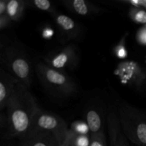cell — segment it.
I'll return each instance as SVG.
<instances>
[{
    "mask_svg": "<svg viewBox=\"0 0 146 146\" xmlns=\"http://www.w3.org/2000/svg\"><path fill=\"white\" fill-rule=\"evenodd\" d=\"M7 138H19L28 132L39 109L29 88L19 81L7 106Z\"/></svg>",
    "mask_w": 146,
    "mask_h": 146,
    "instance_id": "6da1fadb",
    "label": "cell"
},
{
    "mask_svg": "<svg viewBox=\"0 0 146 146\" xmlns=\"http://www.w3.org/2000/svg\"><path fill=\"white\" fill-rule=\"evenodd\" d=\"M36 73L41 84L54 95L69 96L76 91V85L71 77L45 62L41 61L36 64Z\"/></svg>",
    "mask_w": 146,
    "mask_h": 146,
    "instance_id": "7a4b0ae2",
    "label": "cell"
},
{
    "mask_svg": "<svg viewBox=\"0 0 146 146\" xmlns=\"http://www.w3.org/2000/svg\"><path fill=\"white\" fill-rule=\"evenodd\" d=\"M1 61L6 71L29 88L31 82V66L24 51L17 46H1Z\"/></svg>",
    "mask_w": 146,
    "mask_h": 146,
    "instance_id": "3957f363",
    "label": "cell"
},
{
    "mask_svg": "<svg viewBox=\"0 0 146 146\" xmlns=\"http://www.w3.org/2000/svg\"><path fill=\"white\" fill-rule=\"evenodd\" d=\"M119 119L123 131L126 138L133 143L146 146V122L132 106H121Z\"/></svg>",
    "mask_w": 146,
    "mask_h": 146,
    "instance_id": "277c9868",
    "label": "cell"
},
{
    "mask_svg": "<svg viewBox=\"0 0 146 146\" xmlns=\"http://www.w3.org/2000/svg\"><path fill=\"white\" fill-rule=\"evenodd\" d=\"M31 128L51 133L56 137L61 145L66 138L69 131L66 123L58 115L40 108L34 116Z\"/></svg>",
    "mask_w": 146,
    "mask_h": 146,
    "instance_id": "5b68a950",
    "label": "cell"
},
{
    "mask_svg": "<svg viewBox=\"0 0 146 146\" xmlns=\"http://www.w3.org/2000/svg\"><path fill=\"white\" fill-rule=\"evenodd\" d=\"M45 63L59 71L74 69L79 63L78 51L74 45H68L48 53L44 57Z\"/></svg>",
    "mask_w": 146,
    "mask_h": 146,
    "instance_id": "8992f818",
    "label": "cell"
},
{
    "mask_svg": "<svg viewBox=\"0 0 146 146\" xmlns=\"http://www.w3.org/2000/svg\"><path fill=\"white\" fill-rule=\"evenodd\" d=\"M19 138L20 146H55L60 145L52 133L35 128H30L28 132Z\"/></svg>",
    "mask_w": 146,
    "mask_h": 146,
    "instance_id": "52a82bcc",
    "label": "cell"
},
{
    "mask_svg": "<svg viewBox=\"0 0 146 146\" xmlns=\"http://www.w3.org/2000/svg\"><path fill=\"white\" fill-rule=\"evenodd\" d=\"M116 74L122 82L131 86H140L143 74L138 63L124 61L118 64Z\"/></svg>",
    "mask_w": 146,
    "mask_h": 146,
    "instance_id": "ba28073f",
    "label": "cell"
},
{
    "mask_svg": "<svg viewBox=\"0 0 146 146\" xmlns=\"http://www.w3.org/2000/svg\"><path fill=\"white\" fill-rule=\"evenodd\" d=\"M53 18L59 29L60 34L67 40L74 39L80 34L79 25L71 17L65 14H59L54 11Z\"/></svg>",
    "mask_w": 146,
    "mask_h": 146,
    "instance_id": "9c48e42d",
    "label": "cell"
},
{
    "mask_svg": "<svg viewBox=\"0 0 146 146\" xmlns=\"http://www.w3.org/2000/svg\"><path fill=\"white\" fill-rule=\"evenodd\" d=\"M18 80L11 74L1 68L0 69V108H7V104L14 91Z\"/></svg>",
    "mask_w": 146,
    "mask_h": 146,
    "instance_id": "30bf717a",
    "label": "cell"
},
{
    "mask_svg": "<svg viewBox=\"0 0 146 146\" xmlns=\"http://www.w3.org/2000/svg\"><path fill=\"white\" fill-rule=\"evenodd\" d=\"M64 4L73 12L81 16H90L101 11V9L85 0L66 1Z\"/></svg>",
    "mask_w": 146,
    "mask_h": 146,
    "instance_id": "8fae6325",
    "label": "cell"
},
{
    "mask_svg": "<svg viewBox=\"0 0 146 146\" xmlns=\"http://www.w3.org/2000/svg\"><path fill=\"white\" fill-rule=\"evenodd\" d=\"M86 123L89 128L91 135H97L104 133L102 117L96 110L91 108L87 111L86 114Z\"/></svg>",
    "mask_w": 146,
    "mask_h": 146,
    "instance_id": "7c38bea8",
    "label": "cell"
},
{
    "mask_svg": "<svg viewBox=\"0 0 146 146\" xmlns=\"http://www.w3.org/2000/svg\"><path fill=\"white\" fill-rule=\"evenodd\" d=\"M26 4L21 0H10L7 3L6 14L11 21H19L22 18Z\"/></svg>",
    "mask_w": 146,
    "mask_h": 146,
    "instance_id": "4fadbf2b",
    "label": "cell"
},
{
    "mask_svg": "<svg viewBox=\"0 0 146 146\" xmlns=\"http://www.w3.org/2000/svg\"><path fill=\"white\" fill-rule=\"evenodd\" d=\"M68 146H90L91 135L76 134L69 129L66 137Z\"/></svg>",
    "mask_w": 146,
    "mask_h": 146,
    "instance_id": "5bb4252c",
    "label": "cell"
},
{
    "mask_svg": "<svg viewBox=\"0 0 146 146\" xmlns=\"http://www.w3.org/2000/svg\"><path fill=\"white\" fill-rule=\"evenodd\" d=\"M30 3L33 7H35L41 11H48L51 12V14L55 11L52 3L48 0H32Z\"/></svg>",
    "mask_w": 146,
    "mask_h": 146,
    "instance_id": "9a60e30c",
    "label": "cell"
},
{
    "mask_svg": "<svg viewBox=\"0 0 146 146\" xmlns=\"http://www.w3.org/2000/svg\"><path fill=\"white\" fill-rule=\"evenodd\" d=\"M130 17L131 19L139 24H146V11L136 8H131L130 9Z\"/></svg>",
    "mask_w": 146,
    "mask_h": 146,
    "instance_id": "2e32d148",
    "label": "cell"
},
{
    "mask_svg": "<svg viewBox=\"0 0 146 146\" xmlns=\"http://www.w3.org/2000/svg\"><path fill=\"white\" fill-rule=\"evenodd\" d=\"M70 130L75 133L81 135H88V133L90 132L87 124L82 121H76L73 123Z\"/></svg>",
    "mask_w": 146,
    "mask_h": 146,
    "instance_id": "e0dca14e",
    "label": "cell"
},
{
    "mask_svg": "<svg viewBox=\"0 0 146 146\" xmlns=\"http://www.w3.org/2000/svg\"><path fill=\"white\" fill-rule=\"evenodd\" d=\"M90 146H107L105 135L104 133L91 135V144Z\"/></svg>",
    "mask_w": 146,
    "mask_h": 146,
    "instance_id": "ac0fdd59",
    "label": "cell"
},
{
    "mask_svg": "<svg viewBox=\"0 0 146 146\" xmlns=\"http://www.w3.org/2000/svg\"><path fill=\"white\" fill-rule=\"evenodd\" d=\"M115 53L118 58H125L127 56V51L125 48L123 41H121L115 48Z\"/></svg>",
    "mask_w": 146,
    "mask_h": 146,
    "instance_id": "d6986e66",
    "label": "cell"
},
{
    "mask_svg": "<svg viewBox=\"0 0 146 146\" xmlns=\"http://www.w3.org/2000/svg\"><path fill=\"white\" fill-rule=\"evenodd\" d=\"M137 40L140 44L146 45V28H142L138 31Z\"/></svg>",
    "mask_w": 146,
    "mask_h": 146,
    "instance_id": "ffe728a7",
    "label": "cell"
},
{
    "mask_svg": "<svg viewBox=\"0 0 146 146\" xmlns=\"http://www.w3.org/2000/svg\"><path fill=\"white\" fill-rule=\"evenodd\" d=\"M11 21V20L10 19L9 17L7 16V14L0 15V28L1 29H3L4 28H7L10 24Z\"/></svg>",
    "mask_w": 146,
    "mask_h": 146,
    "instance_id": "44dd1931",
    "label": "cell"
},
{
    "mask_svg": "<svg viewBox=\"0 0 146 146\" xmlns=\"http://www.w3.org/2000/svg\"><path fill=\"white\" fill-rule=\"evenodd\" d=\"M7 1H3V0L0 2V15H3V14H6V11H7Z\"/></svg>",
    "mask_w": 146,
    "mask_h": 146,
    "instance_id": "7402d4cb",
    "label": "cell"
},
{
    "mask_svg": "<svg viewBox=\"0 0 146 146\" xmlns=\"http://www.w3.org/2000/svg\"><path fill=\"white\" fill-rule=\"evenodd\" d=\"M61 146H68V143H67V141H66V139L65 141H64V142L63 143L62 145H61Z\"/></svg>",
    "mask_w": 146,
    "mask_h": 146,
    "instance_id": "603a6c76",
    "label": "cell"
},
{
    "mask_svg": "<svg viewBox=\"0 0 146 146\" xmlns=\"http://www.w3.org/2000/svg\"><path fill=\"white\" fill-rule=\"evenodd\" d=\"M55 146H61L60 145H55Z\"/></svg>",
    "mask_w": 146,
    "mask_h": 146,
    "instance_id": "cb8c5ba5",
    "label": "cell"
}]
</instances>
